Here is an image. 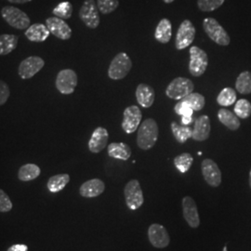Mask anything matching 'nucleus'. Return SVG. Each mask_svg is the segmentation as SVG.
Returning <instances> with one entry per match:
<instances>
[{
  "label": "nucleus",
  "instance_id": "31",
  "mask_svg": "<svg viewBox=\"0 0 251 251\" xmlns=\"http://www.w3.org/2000/svg\"><path fill=\"white\" fill-rule=\"evenodd\" d=\"M180 100L185 102L194 111H201L203 108L205 107V104H206L205 97L198 92H192L185 98Z\"/></svg>",
  "mask_w": 251,
  "mask_h": 251
},
{
  "label": "nucleus",
  "instance_id": "7",
  "mask_svg": "<svg viewBox=\"0 0 251 251\" xmlns=\"http://www.w3.org/2000/svg\"><path fill=\"white\" fill-rule=\"evenodd\" d=\"M124 196L126 206L132 210L140 208L144 204V193L138 179H131L126 184Z\"/></svg>",
  "mask_w": 251,
  "mask_h": 251
},
{
  "label": "nucleus",
  "instance_id": "43",
  "mask_svg": "<svg viewBox=\"0 0 251 251\" xmlns=\"http://www.w3.org/2000/svg\"><path fill=\"white\" fill-rule=\"evenodd\" d=\"M165 3H167V4H171V3H172L174 0H163Z\"/></svg>",
  "mask_w": 251,
  "mask_h": 251
},
{
  "label": "nucleus",
  "instance_id": "18",
  "mask_svg": "<svg viewBox=\"0 0 251 251\" xmlns=\"http://www.w3.org/2000/svg\"><path fill=\"white\" fill-rule=\"evenodd\" d=\"M210 119L208 116L202 115L195 120V127L193 129L192 139L197 142H204L210 135Z\"/></svg>",
  "mask_w": 251,
  "mask_h": 251
},
{
  "label": "nucleus",
  "instance_id": "3",
  "mask_svg": "<svg viewBox=\"0 0 251 251\" xmlns=\"http://www.w3.org/2000/svg\"><path fill=\"white\" fill-rule=\"evenodd\" d=\"M194 90L195 84L191 79L186 77H176L168 85L165 93L170 99L180 100L194 92Z\"/></svg>",
  "mask_w": 251,
  "mask_h": 251
},
{
  "label": "nucleus",
  "instance_id": "36",
  "mask_svg": "<svg viewBox=\"0 0 251 251\" xmlns=\"http://www.w3.org/2000/svg\"><path fill=\"white\" fill-rule=\"evenodd\" d=\"M97 6L100 13L110 14L114 12L119 6L118 0H97Z\"/></svg>",
  "mask_w": 251,
  "mask_h": 251
},
{
  "label": "nucleus",
  "instance_id": "19",
  "mask_svg": "<svg viewBox=\"0 0 251 251\" xmlns=\"http://www.w3.org/2000/svg\"><path fill=\"white\" fill-rule=\"evenodd\" d=\"M104 190L105 184L101 179H91L81 185L79 194L83 198H97L104 192Z\"/></svg>",
  "mask_w": 251,
  "mask_h": 251
},
{
  "label": "nucleus",
  "instance_id": "11",
  "mask_svg": "<svg viewBox=\"0 0 251 251\" xmlns=\"http://www.w3.org/2000/svg\"><path fill=\"white\" fill-rule=\"evenodd\" d=\"M143 114L141 108L137 105H130L126 107L123 113V120H122V128L127 134H131L138 130L139 126L142 123Z\"/></svg>",
  "mask_w": 251,
  "mask_h": 251
},
{
  "label": "nucleus",
  "instance_id": "1",
  "mask_svg": "<svg viewBox=\"0 0 251 251\" xmlns=\"http://www.w3.org/2000/svg\"><path fill=\"white\" fill-rule=\"evenodd\" d=\"M158 126L154 119L147 118L140 125L137 134V144L142 150H150L158 140Z\"/></svg>",
  "mask_w": 251,
  "mask_h": 251
},
{
  "label": "nucleus",
  "instance_id": "25",
  "mask_svg": "<svg viewBox=\"0 0 251 251\" xmlns=\"http://www.w3.org/2000/svg\"><path fill=\"white\" fill-rule=\"evenodd\" d=\"M70 176L68 174H58L50 177L48 182L47 187L51 193H59L69 183Z\"/></svg>",
  "mask_w": 251,
  "mask_h": 251
},
{
  "label": "nucleus",
  "instance_id": "38",
  "mask_svg": "<svg viewBox=\"0 0 251 251\" xmlns=\"http://www.w3.org/2000/svg\"><path fill=\"white\" fill-rule=\"evenodd\" d=\"M174 111L177 115L181 117H193L194 114V110L182 100H179L178 103H176Z\"/></svg>",
  "mask_w": 251,
  "mask_h": 251
},
{
  "label": "nucleus",
  "instance_id": "29",
  "mask_svg": "<svg viewBox=\"0 0 251 251\" xmlns=\"http://www.w3.org/2000/svg\"><path fill=\"white\" fill-rule=\"evenodd\" d=\"M235 89L240 94H251V72L244 71L237 76L235 81Z\"/></svg>",
  "mask_w": 251,
  "mask_h": 251
},
{
  "label": "nucleus",
  "instance_id": "10",
  "mask_svg": "<svg viewBox=\"0 0 251 251\" xmlns=\"http://www.w3.org/2000/svg\"><path fill=\"white\" fill-rule=\"evenodd\" d=\"M196 37V27L193 23L189 20H184L179 25L176 40L175 47L178 50H182L193 43Z\"/></svg>",
  "mask_w": 251,
  "mask_h": 251
},
{
  "label": "nucleus",
  "instance_id": "4",
  "mask_svg": "<svg viewBox=\"0 0 251 251\" xmlns=\"http://www.w3.org/2000/svg\"><path fill=\"white\" fill-rule=\"evenodd\" d=\"M203 28L207 36L216 44L220 46H228L230 44V36L216 19H205L203 21Z\"/></svg>",
  "mask_w": 251,
  "mask_h": 251
},
{
  "label": "nucleus",
  "instance_id": "9",
  "mask_svg": "<svg viewBox=\"0 0 251 251\" xmlns=\"http://www.w3.org/2000/svg\"><path fill=\"white\" fill-rule=\"evenodd\" d=\"M77 75L72 69H64L57 75L55 85L59 92L64 95L74 93L77 86Z\"/></svg>",
  "mask_w": 251,
  "mask_h": 251
},
{
  "label": "nucleus",
  "instance_id": "32",
  "mask_svg": "<svg viewBox=\"0 0 251 251\" xmlns=\"http://www.w3.org/2000/svg\"><path fill=\"white\" fill-rule=\"evenodd\" d=\"M174 165L177 168V170L181 173H186L190 170V168L193 165L194 157L189 152H183L181 154L177 155L174 158Z\"/></svg>",
  "mask_w": 251,
  "mask_h": 251
},
{
  "label": "nucleus",
  "instance_id": "6",
  "mask_svg": "<svg viewBox=\"0 0 251 251\" xmlns=\"http://www.w3.org/2000/svg\"><path fill=\"white\" fill-rule=\"evenodd\" d=\"M208 65V57L205 50L194 46L190 49V63L189 72L195 76L199 77L206 72Z\"/></svg>",
  "mask_w": 251,
  "mask_h": 251
},
{
  "label": "nucleus",
  "instance_id": "5",
  "mask_svg": "<svg viewBox=\"0 0 251 251\" xmlns=\"http://www.w3.org/2000/svg\"><path fill=\"white\" fill-rule=\"evenodd\" d=\"M1 15L9 25L18 30H25L30 26V18L23 10L13 6H7L1 9Z\"/></svg>",
  "mask_w": 251,
  "mask_h": 251
},
{
  "label": "nucleus",
  "instance_id": "21",
  "mask_svg": "<svg viewBox=\"0 0 251 251\" xmlns=\"http://www.w3.org/2000/svg\"><path fill=\"white\" fill-rule=\"evenodd\" d=\"M25 35L32 42H44L50 35V32L47 25L35 24L27 28Z\"/></svg>",
  "mask_w": 251,
  "mask_h": 251
},
{
  "label": "nucleus",
  "instance_id": "35",
  "mask_svg": "<svg viewBox=\"0 0 251 251\" xmlns=\"http://www.w3.org/2000/svg\"><path fill=\"white\" fill-rule=\"evenodd\" d=\"M225 0H198V9L204 12L214 11L222 7Z\"/></svg>",
  "mask_w": 251,
  "mask_h": 251
},
{
  "label": "nucleus",
  "instance_id": "2",
  "mask_svg": "<svg viewBox=\"0 0 251 251\" xmlns=\"http://www.w3.org/2000/svg\"><path fill=\"white\" fill-rule=\"evenodd\" d=\"M132 68V62L125 52H120L113 59L108 68V76L113 80L125 78Z\"/></svg>",
  "mask_w": 251,
  "mask_h": 251
},
{
  "label": "nucleus",
  "instance_id": "44",
  "mask_svg": "<svg viewBox=\"0 0 251 251\" xmlns=\"http://www.w3.org/2000/svg\"><path fill=\"white\" fill-rule=\"evenodd\" d=\"M250 185H251V172H250Z\"/></svg>",
  "mask_w": 251,
  "mask_h": 251
},
{
  "label": "nucleus",
  "instance_id": "37",
  "mask_svg": "<svg viewBox=\"0 0 251 251\" xmlns=\"http://www.w3.org/2000/svg\"><path fill=\"white\" fill-rule=\"evenodd\" d=\"M12 207L13 205L9 196L0 189V212L7 213L12 209Z\"/></svg>",
  "mask_w": 251,
  "mask_h": 251
},
{
  "label": "nucleus",
  "instance_id": "12",
  "mask_svg": "<svg viewBox=\"0 0 251 251\" xmlns=\"http://www.w3.org/2000/svg\"><path fill=\"white\" fill-rule=\"evenodd\" d=\"M45 65L42 58L37 56H30L25 59L19 65L18 74L22 79L32 78Z\"/></svg>",
  "mask_w": 251,
  "mask_h": 251
},
{
  "label": "nucleus",
  "instance_id": "17",
  "mask_svg": "<svg viewBox=\"0 0 251 251\" xmlns=\"http://www.w3.org/2000/svg\"><path fill=\"white\" fill-rule=\"evenodd\" d=\"M109 133L107 129L99 126L92 132L89 142V149L93 153H99L107 146Z\"/></svg>",
  "mask_w": 251,
  "mask_h": 251
},
{
  "label": "nucleus",
  "instance_id": "24",
  "mask_svg": "<svg viewBox=\"0 0 251 251\" xmlns=\"http://www.w3.org/2000/svg\"><path fill=\"white\" fill-rule=\"evenodd\" d=\"M218 118L223 125H225L226 127H228L230 130H233V131L237 130L241 126L239 117L233 112H231L230 110L225 108H222L219 110Z\"/></svg>",
  "mask_w": 251,
  "mask_h": 251
},
{
  "label": "nucleus",
  "instance_id": "27",
  "mask_svg": "<svg viewBox=\"0 0 251 251\" xmlns=\"http://www.w3.org/2000/svg\"><path fill=\"white\" fill-rule=\"evenodd\" d=\"M18 45V36L4 34L0 35V56H5L12 52Z\"/></svg>",
  "mask_w": 251,
  "mask_h": 251
},
{
  "label": "nucleus",
  "instance_id": "22",
  "mask_svg": "<svg viewBox=\"0 0 251 251\" xmlns=\"http://www.w3.org/2000/svg\"><path fill=\"white\" fill-rule=\"evenodd\" d=\"M108 155L110 157L126 161L131 156V149L124 143H112L107 146Z\"/></svg>",
  "mask_w": 251,
  "mask_h": 251
},
{
  "label": "nucleus",
  "instance_id": "14",
  "mask_svg": "<svg viewBox=\"0 0 251 251\" xmlns=\"http://www.w3.org/2000/svg\"><path fill=\"white\" fill-rule=\"evenodd\" d=\"M148 238L152 247L156 249H165L171 242V237L167 229L158 224H152L149 227Z\"/></svg>",
  "mask_w": 251,
  "mask_h": 251
},
{
  "label": "nucleus",
  "instance_id": "33",
  "mask_svg": "<svg viewBox=\"0 0 251 251\" xmlns=\"http://www.w3.org/2000/svg\"><path fill=\"white\" fill-rule=\"evenodd\" d=\"M234 114L242 119H247L251 116V103L250 100L240 99L236 100L233 108Z\"/></svg>",
  "mask_w": 251,
  "mask_h": 251
},
{
  "label": "nucleus",
  "instance_id": "20",
  "mask_svg": "<svg viewBox=\"0 0 251 251\" xmlns=\"http://www.w3.org/2000/svg\"><path fill=\"white\" fill-rule=\"evenodd\" d=\"M136 99L143 108H150L154 102L155 92L151 86L142 83L137 87Z\"/></svg>",
  "mask_w": 251,
  "mask_h": 251
},
{
  "label": "nucleus",
  "instance_id": "40",
  "mask_svg": "<svg viewBox=\"0 0 251 251\" xmlns=\"http://www.w3.org/2000/svg\"><path fill=\"white\" fill-rule=\"evenodd\" d=\"M7 251H28V247L25 244H15L9 247Z\"/></svg>",
  "mask_w": 251,
  "mask_h": 251
},
{
  "label": "nucleus",
  "instance_id": "26",
  "mask_svg": "<svg viewBox=\"0 0 251 251\" xmlns=\"http://www.w3.org/2000/svg\"><path fill=\"white\" fill-rule=\"evenodd\" d=\"M40 173L41 170L36 164H25L20 168L18 178L22 181H30L39 177Z\"/></svg>",
  "mask_w": 251,
  "mask_h": 251
},
{
  "label": "nucleus",
  "instance_id": "15",
  "mask_svg": "<svg viewBox=\"0 0 251 251\" xmlns=\"http://www.w3.org/2000/svg\"><path fill=\"white\" fill-rule=\"evenodd\" d=\"M46 25L50 34L61 40H68L72 36V29L63 19L51 17L46 20Z\"/></svg>",
  "mask_w": 251,
  "mask_h": 251
},
{
  "label": "nucleus",
  "instance_id": "39",
  "mask_svg": "<svg viewBox=\"0 0 251 251\" xmlns=\"http://www.w3.org/2000/svg\"><path fill=\"white\" fill-rule=\"evenodd\" d=\"M10 90L7 83L4 81L0 80V105H3L7 102L9 98Z\"/></svg>",
  "mask_w": 251,
  "mask_h": 251
},
{
  "label": "nucleus",
  "instance_id": "28",
  "mask_svg": "<svg viewBox=\"0 0 251 251\" xmlns=\"http://www.w3.org/2000/svg\"><path fill=\"white\" fill-rule=\"evenodd\" d=\"M171 127L172 134L179 144H184L192 138L193 129L189 126H180L176 122H172Z\"/></svg>",
  "mask_w": 251,
  "mask_h": 251
},
{
  "label": "nucleus",
  "instance_id": "16",
  "mask_svg": "<svg viewBox=\"0 0 251 251\" xmlns=\"http://www.w3.org/2000/svg\"><path fill=\"white\" fill-rule=\"evenodd\" d=\"M182 214L190 227L198 228L200 225V218L197 203L193 198L185 197L182 199Z\"/></svg>",
  "mask_w": 251,
  "mask_h": 251
},
{
  "label": "nucleus",
  "instance_id": "42",
  "mask_svg": "<svg viewBox=\"0 0 251 251\" xmlns=\"http://www.w3.org/2000/svg\"><path fill=\"white\" fill-rule=\"evenodd\" d=\"M8 1L10 3H14V4H25L32 0H8Z\"/></svg>",
  "mask_w": 251,
  "mask_h": 251
},
{
  "label": "nucleus",
  "instance_id": "23",
  "mask_svg": "<svg viewBox=\"0 0 251 251\" xmlns=\"http://www.w3.org/2000/svg\"><path fill=\"white\" fill-rule=\"evenodd\" d=\"M172 36V25L169 19H162L154 32V38L161 44H168Z\"/></svg>",
  "mask_w": 251,
  "mask_h": 251
},
{
  "label": "nucleus",
  "instance_id": "8",
  "mask_svg": "<svg viewBox=\"0 0 251 251\" xmlns=\"http://www.w3.org/2000/svg\"><path fill=\"white\" fill-rule=\"evenodd\" d=\"M99 9L95 0H85L79 10V18L85 25L96 29L100 25Z\"/></svg>",
  "mask_w": 251,
  "mask_h": 251
},
{
  "label": "nucleus",
  "instance_id": "13",
  "mask_svg": "<svg viewBox=\"0 0 251 251\" xmlns=\"http://www.w3.org/2000/svg\"><path fill=\"white\" fill-rule=\"evenodd\" d=\"M201 170L206 183L211 187H219L222 183V171L217 163L212 159L206 158L202 161Z\"/></svg>",
  "mask_w": 251,
  "mask_h": 251
},
{
  "label": "nucleus",
  "instance_id": "41",
  "mask_svg": "<svg viewBox=\"0 0 251 251\" xmlns=\"http://www.w3.org/2000/svg\"><path fill=\"white\" fill-rule=\"evenodd\" d=\"M194 122L193 117H181V124L183 126L191 125Z\"/></svg>",
  "mask_w": 251,
  "mask_h": 251
},
{
  "label": "nucleus",
  "instance_id": "34",
  "mask_svg": "<svg viewBox=\"0 0 251 251\" xmlns=\"http://www.w3.org/2000/svg\"><path fill=\"white\" fill-rule=\"evenodd\" d=\"M52 13L58 18L63 20L70 19L72 17L73 5L68 1L61 2L54 8Z\"/></svg>",
  "mask_w": 251,
  "mask_h": 251
},
{
  "label": "nucleus",
  "instance_id": "30",
  "mask_svg": "<svg viewBox=\"0 0 251 251\" xmlns=\"http://www.w3.org/2000/svg\"><path fill=\"white\" fill-rule=\"evenodd\" d=\"M236 99H237L236 91L232 88L228 87V88H225L219 93L217 97V102L221 106L227 107V106L233 105V103L236 101Z\"/></svg>",
  "mask_w": 251,
  "mask_h": 251
}]
</instances>
